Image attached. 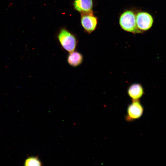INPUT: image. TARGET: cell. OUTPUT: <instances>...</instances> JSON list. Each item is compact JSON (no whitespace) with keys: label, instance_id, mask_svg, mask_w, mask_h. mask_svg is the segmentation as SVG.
Here are the masks:
<instances>
[{"label":"cell","instance_id":"obj_1","mask_svg":"<svg viewBox=\"0 0 166 166\" xmlns=\"http://www.w3.org/2000/svg\"><path fill=\"white\" fill-rule=\"evenodd\" d=\"M57 38L61 46L69 53L75 50L78 40L75 34L65 28H62L57 33Z\"/></svg>","mask_w":166,"mask_h":166},{"label":"cell","instance_id":"obj_2","mask_svg":"<svg viewBox=\"0 0 166 166\" xmlns=\"http://www.w3.org/2000/svg\"><path fill=\"white\" fill-rule=\"evenodd\" d=\"M119 24L122 29L127 32L134 34L142 33L137 27L136 16L131 11L127 10L121 15Z\"/></svg>","mask_w":166,"mask_h":166},{"label":"cell","instance_id":"obj_3","mask_svg":"<svg viewBox=\"0 0 166 166\" xmlns=\"http://www.w3.org/2000/svg\"><path fill=\"white\" fill-rule=\"evenodd\" d=\"M143 111V107L139 100H132L127 108L125 118L126 121L130 122L139 119L142 116Z\"/></svg>","mask_w":166,"mask_h":166},{"label":"cell","instance_id":"obj_4","mask_svg":"<svg viewBox=\"0 0 166 166\" xmlns=\"http://www.w3.org/2000/svg\"><path fill=\"white\" fill-rule=\"evenodd\" d=\"M136 18L137 27L142 33L147 31L152 27L153 19L149 13L144 12H139Z\"/></svg>","mask_w":166,"mask_h":166},{"label":"cell","instance_id":"obj_5","mask_svg":"<svg viewBox=\"0 0 166 166\" xmlns=\"http://www.w3.org/2000/svg\"><path fill=\"white\" fill-rule=\"evenodd\" d=\"M81 22L84 31L90 34L96 29L97 21L92 11L81 14Z\"/></svg>","mask_w":166,"mask_h":166},{"label":"cell","instance_id":"obj_6","mask_svg":"<svg viewBox=\"0 0 166 166\" xmlns=\"http://www.w3.org/2000/svg\"><path fill=\"white\" fill-rule=\"evenodd\" d=\"M127 93L132 100H139L144 94L142 85L138 83L132 84L128 87Z\"/></svg>","mask_w":166,"mask_h":166},{"label":"cell","instance_id":"obj_7","mask_svg":"<svg viewBox=\"0 0 166 166\" xmlns=\"http://www.w3.org/2000/svg\"><path fill=\"white\" fill-rule=\"evenodd\" d=\"M74 9L81 14L92 11V0H74L73 4Z\"/></svg>","mask_w":166,"mask_h":166},{"label":"cell","instance_id":"obj_8","mask_svg":"<svg viewBox=\"0 0 166 166\" xmlns=\"http://www.w3.org/2000/svg\"><path fill=\"white\" fill-rule=\"evenodd\" d=\"M83 55L77 51H74L69 53L67 57V61L71 67H77L80 65L83 61Z\"/></svg>","mask_w":166,"mask_h":166},{"label":"cell","instance_id":"obj_9","mask_svg":"<svg viewBox=\"0 0 166 166\" xmlns=\"http://www.w3.org/2000/svg\"><path fill=\"white\" fill-rule=\"evenodd\" d=\"M24 166H42V163L37 156H30L25 160Z\"/></svg>","mask_w":166,"mask_h":166}]
</instances>
